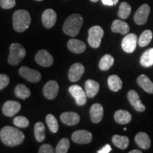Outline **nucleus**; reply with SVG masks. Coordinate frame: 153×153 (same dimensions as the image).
Here are the masks:
<instances>
[{"label":"nucleus","mask_w":153,"mask_h":153,"mask_svg":"<svg viewBox=\"0 0 153 153\" xmlns=\"http://www.w3.org/2000/svg\"><path fill=\"white\" fill-rule=\"evenodd\" d=\"M72 140L73 142L77 144H88L92 140V135L89 131L79 130L72 133Z\"/></svg>","instance_id":"9d476101"},{"label":"nucleus","mask_w":153,"mask_h":153,"mask_svg":"<svg viewBox=\"0 0 153 153\" xmlns=\"http://www.w3.org/2000/svg\"><path fill=\"white\" fill-rule=\"evenodd\" d=\"M69 91L75 99L76 104L77 105L83 106L87 103V94L80 86L76 85L70 86L69 88Z\"/></svg>","instance_id":"423d86ee"},{"label":"nucleus","mask_w":153,"mask_h":153,"mask_svg":"<svg viewBox=\"0 0 153 153\" xmlns=\"http://www.w3.org/2000/svg\"><path fill=\"white\" fill-rule=\"evenodd\" d=\"M141 65L145 68H149L153 65V48L147 50L141 55L140 60Z\"/></svg>","instance_id":"a878e982"},{"label":"nucleus","mask_w":153,"mask_h":153,"mask_svg":"<svg viewBox=\"0 0 153 153\" xmlns=\"http://www.w3.org/2000/svg\"><path fill=\"white\" fill-rule=\"evenodd\" d=\"M14 124L16 127L24 128L28 127L29 126V120H28V118L24 117V116H16L14 119Z\"/></svg>","instance_id":"f704fd0d"},{"label":"nucleus","mask_w":153,"mask_h":153,"mask_svg":"<svg viewBox=\"0 0 153 153\" xmlns=\"http://www.w3.org/2000/svg\"><path fill=\"white\" fill-rule=\"evenodd\" d=\"M135 141L140 148L143 150H148L150 148L151 140L147 133H143V132L138 133L135 135Z\"/></svg>","instance_id":"aec40b11"},{"label":"nucleus","mask_w":153,"mask_h":153,"mask_svg":"<svg viewBox=\"0 0 153 153\" xmlns=\"http://www.w3.org/2000/svg\"><path fill=\"white\" fill-rule=\"evenodd\" d=\"M111 151V147L110 146V145L107 144L105 145L104 147H103L101 150L97 151L98 153H108Z\"/></svg>","instance_id":"58836bf2"},{"label":"nucleus","mask_w":153,"mask_h":153,"mask_svg":"<svg viewBox=\"0 0 153 153\" xmlns=\"http://www.w3.org/2000/svg\"><path fill=\"white\" fill-rule=\"evenodd\" d=\"M19 74L27 81L33 83L38 82L41 79V74L39 72L28 67L24 66L19 69Z\"/></svg>","instance_id":"0eeeda50"},{"label":"nucleus","mask_w":153,"mask_h":153,"mask_svg":"<svg viewBox=\"0 0 153 153\" xmlns=\"http://www.w3.org/2000/svg\"><path fill=\"white\" fill-rule=\"evenodd\" d=\"M31 18L28 11L19 9L13 14V27L17 32H24L29 27Z\"/></svg>","instance_id":"7ed1b4c3"},{"label":"nucleus","mask_w":153,"mask_h":153,"mask_svg":"<svg viewBox=\"0 0 153 153\" xmlns=\"http://www.w3.org/2000/svg\"><path fill=\"white\" fill-rule=\"evenodd\" d=\"M108 85L111 90L118 91L121 89L123 86V82L118 75H111L108 78Z\"/></svg>","instance_id":"393cba45"},{"label":"nucleus","mask_w":153,"mask_h":153,"mask_svg":"<svg viewBox=\"0 0 153 153\" xmlns=\"http://www.w3.org/2000/svg\"><path fill=\"white\" fill-rule=\"evenodd\" d=\"M36 62L40 65L45 67L51 66L53 63V57L45 50H41L37 53L35 56Z\"/></svg>","instance_id":"f8f14e48"},{"label":"nucleus","mask_w":153,"mask_h":153,"mask_svg":"<svg viewBox=\"0 0 153 153\" xmlns=\"http://www.w3.org/2000/svg\"><path fill=\"white\" fill-rule=\"evenodd\" d=\"M10 79L7 75L4 74H0V90H2L9 85Z\"/></svg>","instance_id":"e433bc0d"},{"label":"nucleus","mask_w":153,"mask_h":153,"mask_svg":"<svg viewBox=\"0 0 153 153\" xmlns=\"http://www.w3.org/2000/svg\"><path fill=\"white\" fill-rule=\"evenodd\" d=\"M46 123L50 131L52 133H57L58 131L59 126L56 118L53 114H48L46 116Z\"/></svg>","instance_id":"473e14b6"},{"label":"nucleus","mask_w":153,"mask_h":153,"mask_svg":"<svg viewBox=\"0 0 153 153\" xmlns=\"http://www.w3.org/2000/svg\"><path fill=\"white\" fill-rule=\"evenodd\" d=\"M16 5V0H0V6L4 9H12Z\"/></svg>","instance_id":"c9c22d12"},{"label":"nucleus","mask_w":153,"mask_h":153,"mask_svg":"<svg viewBox=\"0 0 153 153\" xmlns=\"http://www.w3.org/2000/svg\"><path fill=\"white\" fill-rule=\"evenodd\" d=\"M55 151L52 145L49 144H44L41 146V148H39V150H38V152L39 153H53L55 152Z\"/></svg>","instance_id":"4c0bfd02"},{"label":"nucleus","mask_w":153,"mask_h":153,"mask_svg":"<svg viewBox=\"0 0 153 153\" xmlns=\"http://www.w3.org/2000/svg\"><path fill=\"white\" fill-rule=\"evenodd\" d=\"M22 108V105L18 101H7L2 106V112L6 116L12 117L16 114Z\"/></svg>","instance_id":"ddd939ff"},{"label":"nucleus","mask_w":153,"mask_h":153,"mask_svg":"<svg viewBox=\"0 0 153 153\" xmlns=\"http://www.w3.org/2000/svg\"><path fill=\"white\" fill-rule=\"evenodd\" d=\"M60 120L66 125L74 126L79 122L80 116L76 112H64L60 115Z\"/></svg>","instance_id":"f3484780"},{"label":"nucleus","mask_w":153,"mask_h":153,"mask_svg":"<svg viewBox=\"0 0 153 153\" xmlns=\"http://www.w3.org/2000/svg\"><path fill=\"white\" fill-rule=\"evenodd\" d=\"M129 153H142V151L139 150H133L130 151Z\"/></svg>","instance_id":"a19ab883"},{"label":"nucleus","mask_w":153,"mask_h":153,"mask_svg":"<svg viewBox=\"0 0 153 153\" xmlns=\"http://www.w3.org/2000/svg\"><path fill=\"white\" fill-rule=\"evenodd\" d=\"M111 30L114 33H119L122 35H126L130 30V27L126 22L116 19L114 21L111 25Z\"/></svg>","instance_id":"412c9836"},{"label":"nucleus","mask_w":153,"mask_h":153,"mask_svg":"<svg viewBox=\"0 0 153 153\" xmlns=\"http://www.w3.org/2000/svg\"><path fill=\"white\" fill-rule=\"evenodd\" d=\"M59 91V85L55 80H51L45 84L43 87V94L49 100H53L57 97Z\"/></svg>","instance_id":"9b49d317"},{"label":"nucleus","mask_w":153,"mask_h":153,"mask_svg":"<svg viewBox=\"0 0 153 153\" xmlns=\"http://www.w3.org/2000/svg\"><path fill=\"white\" fill-rule=\"evenodd\" d=\"M15 95L19 99H26L30 96V91L26 85L23 84H19L15 88Z\"/></svg>","instance_id":"c756f323"},{"label":"nucleus","mask_w":153,"mask_h":153,"mask_svg":"<svg viewBox=\"0 0 153 153\" xmlns=\"http://www.w3.org/2000/svg\"><path fill=\"white\" fill-rule=\"evenodd\" d=\"M0 139L7 146L14 147L20 145L25 139V135L20 130L12 126H5L0 131Z\"/></svg>","instance_id":"f257e3e1"},{"label":"nucleus","mask_w":153,"mask_h":153,"mask_svg":"<svg viewBox=\"0 0 153 153\" xmlns=\"http://www.w3.org/2000/svg\"><path fill=\"white\" fill-rule=\"evenodd\" d=\"M99 90V85L97 82L92 79H88L85 82V92L87 97L93 98L97 94Z\"/></svg>","instance_id":"5701e85b"},{"label":"nucleus","mask_w":153,"mask_h":153,"mask_svg":"<svg viewBox=\"0 0 153 153\" xmlns=\"http://www.w3.org/2000/svg\"><path fill=\"white\" fill-rule=\"evenodd\" d=\"M152 32L150 30H145L141 33L137 43L140 47L147 46L152 39Z\"/></svg>","instance_id":"7c9ffc66"},{"label":"nucleus","mask_w":153,"mask_h":153,"mask_svg":"<svg viewBox=\"0 0 153 153\" xmlns=\"http://www.w3.org/2000/svg\"><path fill=\"white\" fill-rule=\"evenodd\" d=\"M57 20L56 12L52 9H48L42 14V22L43 26L47 28H52Z\"/></svg>","instance_id":"2eb2a0df"},{"label":"nucleus","mask_w":153,"mask_h":153,"mask_svg":"<svg viewBox=\"0 0 153 153\" xmlns=\"http://www.w3.org/2000/svg\"><path fill=\"white\" fill-rule=\"evenodd\" d=\"M131 13V7L127 2H122L119 6L118 11V16L122 19H126L130 16Z\"/></svg>","instance_id":"2f4dec72"},{"label":"nucleus","mask_w":153,"mask_h":153,"mask_svg":"<svg viewBox=\"0 0 153 153\" xmlns=\"http://www.w3.org/2000/svg\"><path fill=\"white\" fill-rule=\"evenodd\" d=\"M137 43V38L135 33L127 34L123 38L121 43L122 48L124 52L127 53H132L135 51Z\"/></svg>","instance_id":"6e6552de"},{"label":"nucleus","mask_w":153,"mask_h":153,"mask_svg":"<svg viewBox=\"0 0 153 153\" xmlns=\"http://www.w3.org/2000/svg\"><path fill=\"white\" fill-rule=\"evenodd\" d=\"M114 63V58L111 55H105L99 61V68L101 71H106L111 68Z\"/></svg>","instance_id":"cd10ccee"},{"label":"nucleus","mask_w":153,"mask_h":153,"mask_svg":"<svg viewBox=\"0 0 153 153\" xmlns=\"http://www.w3.org/2000/svg\"><path fill=\"white\" fill-rule=\"evenodd\" d=\"M84 20L80 14H74L66 19L63 24V31L67 35L72 36H77L79 33Z\"/></svg>","instance_id":"f03ea898"},{"label":"nucleus","mask_w":153,"mask_h":153,"mask_svg":"<svg viewBox=\"0 0 153 153\" xmlns=\"http://www.w3.org/2000/svg\"><path fill=\"white\" fill-rule=\"evenodd\" d=\"M137 85L143 89L149 94H153V82L148 76L145 74H141L137 79Z\"/></svg>","instance_id":"4be33fe9"},{"label":"nucleus","mask_w":153,"mask_h":153,"mask_svg":"<svg viewBox=\"0 0 153 153\" xmlns=\"http://www.w3.org/2000/svg\"><path fill=\"white\" fill-rule=\"evenodd\" d=\"M128 99L130 104L137 111L143 112L145 110V106L141 102L140 97L135 90H130L128 93Z\"/></svg>","instance_id":"dca6fc26"},{"label":"nucleus","mask_w":153,"mask_h":153,"mask_svg":"<svg viewBox=\"0 0 153 153\" xmlns=\"http://www.w3.org/2000/svg\"><path fill=\"white\" fill-rule=\"evenodd\" d=\"M114 119L118 123L125 125V124H128L131 121L132 116L127 111L118 110L115 113Z\"/></svg>","instance_id":"b1692460"},{"label":"nucleus","mask_w":153,"mask_h":153,"mask_svg":"<svg viewBox=\"0 0 153 153\" xmlns=\"http://www.w3.org/2000/svg\"><path fill=\"white\" fill-rule=\"evenodd\" d=\"M26 55V51L22 45L18 43H14L9 48V55L8 62L11 65H16L22 62Z\"/></svg>","instance_id":"20e7f679"},{"label":"nucleus","mask_w":153,"mask_h":153,"mask_svg":"<svg viewBox=\"0 0 153 153\" xmlns=\"http://www.w3.org/2000/svg\"><path fill=\"white\" fill-rule=\"evenodd\" d=\"M84 72H85V67L81 63H74L69 70V79L72 82H77L82 77Z\"/></svg>","instance_id":"4468645a"},{"label":"nucleus","mask_w":153,"mask_h":153,"mask_svg":"<svg viewBox=\"0 0 153 153\" xmlns=\"http://www.w3.org/2000/svg\"><path fill=\"white\" fill-rule=\"evenodd\" d=\"M104 33V30L99 26H94L89 28L87 39L89 45L93 48H98L101 45Z\"/></svg>","instance_id":"39448f33"},{"label":"nucleus","mask_w":153,"mask_h":153,"mask_svg":"<svg viewBox=\"0 0 153 153\" xmlns=\"http://www.w3.org/2000/svg\"><path fill=\"white\" fill-rule=\"evenodd\" d=\"M68 48L72 53L80 54L85 52L87 46L83 41L72 38L68 42Z\"/></svg>","instance_id":"6ab92c4d"},{"label":"nucleus","mask_w":153,"mask_h":153,"mask_svg":"<svg viewBox=\"0 0 153 153\" xmlns=\"http://www.w3.org/2000/svg\"><path fill=\"white\" fill-rule=\"evenodd\" d=\"M104 116V108L100 104H94L90 108V117L93 123H98Z\"/></svg>","instance_id":"a211bd4d"},{"label":"nucleus","mask_w":153,"mask_h":153,"mask_svg":"<svg viewBox=\"0 0 153 153\" xmlns=\"http://www.w3.org/2000/svg\"><path fill=\"white\" fill-rule=\"evenodd\" d=\"M35 1H43V0H35Z\"/></svg>","instance_id":"37998d69"},{"label":"nucleus","mask_w":153,"mask_h":153,"mask_svg":"<svg viewBox=\"0 0 153 153\" xmlns=\"http://www.w3.org/2000/svg\"><path fill=\"white\" fill-rule=\"evenodd\" d=\"M70 140L66 137L61 139L59 141L58 144L57 145L56 148H55V152L57 153H67L68 152L69 148H70Z\"/></svg>","instance_id":"72a5a7b5"},{"label":"nucleus","mask_w":153,"mask_h":153,"mask_svg":"<svg viewBox=\"0 0 153 153\" xmlns=\"http://www.w3.org/2000/svg\"><path fill=\"white\" fill-rule=\"evenodd\" d=\"M123 130H124V131H126V130H127V128H123Z\"/></svg>","instance_id":"c03bdc74"},{"label":"nucleus","mask_w":153,"mask_h":153,"mask_svg":"<svg viewBox=\"0 0 153 153\" xmlns=\"http://www.w3.org/2000/svg\"><path fill=\"white\" fill-rule=\"evenodd\" d=\"M45 128L44 124L42 122H38L34 126V135L38 142H43L45 137Z\"/></svg>","instance_id":"c85d7f7f"},{"label":"nucleus","mask_w":153,"mask_h":153,"mask_svg":"<svg viewBox=\"0 0 153 153\" xmlns=\"http://www.w3.org/2000/svg\"><path fill=\"white\" fill-rule=\"evenodd\" d=\"M102 3L104 5L107 6H114L117 4L118 2V0H101Z\"/></svg>","instance_id":"ea45409f"},{"label":"nucleus","mask_w":153,"mask_h":153,"mask_svg":"<svg viewBox=\"0 0 153 153\" xmlns=\"http://www.w3.org/2000/svg\"><path fill=\"white\" fill-rule=\"evenodd\" d=\"M112 142L117 148L125 150L129 145V139L127 136H121L119 135H114L112 137Z\"/></svg>","instance_id":"bb28decb"},{"label":"nucleus","mask_w":153,"mask_h":153,"mask_svg":"<svg viewBox=\"0 0 153 153\" xmlns=\"http://www.w3.org/2000/svg\"><path fill=\"white\" fill-rule=\"evenodd\" d=\"M150 12V6L147 4H144L139 7L135 15H134V21L137 25H143L147 22L148 16Z\"/></svg>","instance_id":"1a4fd4ad"},{"label":"nucleus","mask_w":153,"mask_h":153,"mask_svg":"<svg viewBox=\"0 0 153 153\" xmlns=\"http://www.w3.org/2000/svg\"><path fill=\"white\" fill-rule=\"evenodd\" d=\"M91 1H92V2H97V1H98L99 0H91Z\"/></svg>","instance_id":"79ce46f5"}]
</instances>
